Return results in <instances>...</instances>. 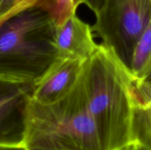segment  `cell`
<instances>
[{
    "label": "cell",
    "instance_id": "30bf717a",
    "mask_svg": "<svg viewBox=\"0 0 151 150\" xmlns=\"http://www.w3.org/2000/svg\"><path fill=\"white\" fill-rule=\"evenodd\" d=\"M131 94L134 106L151 107L150 76L141 79L132 78Z\"/></svg>",
    "mask_w": 151,
    "mask_h": 150
},
{
    "label": "cell",
    "instance_id": "ac0fdd59",
    "mask_svg": "<svg viewBox=\"0 0 151 150\" xmlns=\"http://www.w3.org/2000/svg\"><path fill=\"white\" fill-rule=\"evenodd\" d=\"M0 2H1V0H0Z\"/></svg>",
    "mask_w": 151,
    "mask_h": 150
},
{
    "label": "cell",
    "instance_id": "ba28073f",
    "mask_svg": "<svg viewBox=\"0 0 151 150\" xmlns=\"http://www.w3.org/2000/svg\"><path fill=\"white\" fill-rule=\"evenodd\" d=\"M150 72L151 25L146 29L136 45L130 74L133 79H141L150 76Z\"/></svg>",
    "mask_w": 151,
    "mask_h": 150
},
{
    "label": "cell",
    "instance_id": "7c38bea8",
    "mask_svg": "<svg viewBox=\"0 0 151 150\" xmlns=\"http://www.w3.org/2000/svg\"><path fill=\"white\" fill-rule=\"evenodd\" d=\"M27 1V0H20L19 1ZM57 6L58 12L59 15L58 24L63 21L69 15L76 13L77 9L80 4H83V0H55Z\"/></svg>",
    "mask_w": 151,
    "mask_h": 150
},
{
    "label": "cell",
    "instance_id": "2e32d148",
    "mask_svg": "<svg viewBox=\"0 0 151 150\" xmlns=\"http://www.w3.org/2000/svg\"><path fill=\"white\" fill-rule=\"evenodd\" d=\"M0 150H28L24 146H14V147H6V148H0Z\"/></svg>",
    "mask_w": 151,
    "mask_h": 150
},
{
    "label": "cell",
    "instance_id": "5bb4252c",
    "mask_svg": "<svg viewBox=\"0 0 151 150\" xmlns=\"http://www.w3.org/2000/svg\"><path fill=\"white\" fill-rule=\"evenodd\" d=\"M83 3L88 6L96 16L103 7L105 0H83Z\"/></svg>",
    "mask_w": 151,
    "mask_h": 150
},
{
    "label": "cell",
    "instance_id": "8992f818",
    "mask_svg": "<svg viewBox=\"0 0 151 150\" xmlns=\"http://www.w3.org/2000/svg\"><path fill=\"white\" fill-rule=\"evenodd\" d=\"M55 44L58 57L85 62L93 55L99 44L88 24L72 13L58 24Z\"/></svg>",
    "mask_w": 151,
    "mask_h": 150
},
{
    "label": "cell",
    "instance_id": "9c48e42d",
    "mask_svg": "<svg viewBox=\"0 0 151 150\" xmlns=\"http://www.w3.org/2000/svg\"><path fill=\"white\" fill-rule=\"evenodd\" d=\"M131 142L151 148V107L134 106Z\"/></svg>",
    "mask_w": 151,
    "mask_h": 150
},
{
    "label": "cell",
    "instance_id": "8fae6325",
    "mask_svg": "<svg viewBox=\"0 0 151 150\" xmlns=\"http://www.w3.org/2000/svg\"><path fill=\"white\" fill-rule=\"evenodd\" d=\"M35 85L10 82L0 79V104L10 99L24 94L32 92Z\"/></svg>",
    "mask_w": 151,
    "mask_h": 150
},
{
    "label": "cell",
    "instance_id": "7a4b0ae2",
    "mask_svg": "<svg viewBox=\"0 0 151 150\" xmlns=\"http://www.w3.org/2000/svg\"><path fill=\"white\" fill-rule=\"evenodd\" d=\"M81 79L103 150H118L131 143L134 104L129 72L100 44L83 64Z\"/></svg>",
    "mask_w": 151,
    "mask_h": 150
},
{
    "label": "cell",
    "instance_id": "3957f363",
    "mask_svg": "<svg viewBox=\"0 0 151 150\" xmlns=\"http://www.w3.org/2000/svg\"><path fill=\"white\" fill-rule=\"evenodd\" d=\"M24 146L54 150H103L88 111L81 76L72 91L57 102L43 105L29 99Z\"/></svg>",
    "mask_w": 151,
    "mask_h": 150
},
{
    "label": "cell",
    "instance_id": "6da1fadb",
    "mask_svg": "<svg viewBox=\"0 0 151 150\" xmlns=\"http://www.w3.org/2000/svg\"><path fill=\"white\" fill-rule=\"evenodd\" d=\"M55 0H27L0 17V79L35 85L58 58Z\"/></svg>",
    "mask_w": 151,
    "mask_h": 150
},
{
    "label": "cell",
    "instance_id": "52a82bcc",
    "mask_svg": "<svg viewBox=\"0 0 151 150\" xmlns=\"http://www.w3.org/2000/svg\"><path fill=\"white\" fill-rule=\"evenodd\" d=\"M32 93H24L0 104V148L24 146L27 107Z\"/></svg>",
    "mask_w": 151,
    "mask_h": 150
},
{
    "label": "cell",
    "instance_id": "9a60e30c",
    "mask_svg": "<svg viewBox=\"0 0 151 150\" xmlns=\"http://www.w3.org/2000/svg\"><path fill=\"white\" fill-rule=\"evenodd\" d=\"M118 150H151V148H148L139 143L131 142L121 147Z\"/></svg>",
    "mask_w": 151,
    "mask_h": 150
},
{
    "label": "cell",
    "instance_id": "5b68a950",
    "mask_svg": "<svg viewBox=\"0 0 151 150\" xmlns=\"http://www.w3.org/2000/svg\"><path fill=\"white\" fill-rule=\"evenodd\" d=\"M84 62L58 57L35 85L31 99L47 105L66 96L79 79Z\"/></svg>",
    "mask_w": 151,
    "mask_h": 150
},
{
    "label": "cell",
    "instance_id": "277c9868",
    "mask_svg": "<svg viewBox=\"0 0 151 150\" xmlns=\"http://www.w3.org/2000/svg\"><path fill=\"white\" fill-rule=\"evenodd\" d=\"M150 25L151 0H105L91 29L130 74L134 49Z\"/></svg>",
    "mask_w": 151,
    "mask_h": 150
},
{
    "label": "cell",
    "instance_id": "4fadbf2b",
    "mask_svg": "<svg viewBox=\"0 0 151 150\" xmlns=\"http://www.w3.org/2000/svg\"><path fill=\"white\" fill-rule=\"evenodd\" d=\"M20 0H1L0 2V17L8 13Z\"/></svg>",
    "mask_w": 151,
    "mask_h": 150
},
{
    "label": "cell",
    "instance_id": "e0dca14e",
    "mask_svg": "<svg viewBox=\"0 0 151 150\" xmlns=\"http://www.w3.org/2000/svg\"><path fill=\"white\" fill-rule=\"evenodd\" d=\"M28 150H54V149H27Z\"/></svg>",
    "mask_w": 151,
    "mask_h": 150
}]
</instances>
